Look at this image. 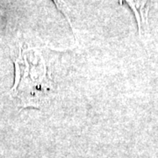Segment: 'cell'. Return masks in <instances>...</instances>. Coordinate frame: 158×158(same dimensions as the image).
<instances>
[{
    "mask_svg": "<svg viewBox=\"0 0 158 158\" xmlns=\"http://www.w3.org/2000/svg\"><path fill=\"white\" fill-rule=\"evenodd\" d=\"M15 65L17 76L14 93L26 106L38 107L48 98L52 87L44 58L40 52L30 48L19 54Z\"/></svg>",
    "mask_w": 158,
    "mask_h": 158,
    "instance_id": "6da1fadb",
    "label": "cell"
},
{
    "mask_svg": "<svg viewBox=\"0 0 158 158\" xmlns=\"http://www.w3.org/2000/svg\"><path fill=\"white\" fill-rule=\"evenodd\" d=\"M130 6L135 16L139 33L141 34L144 27L148 24V0H125Z\"/></svg>",
    "mask_w": 158,
    "mask_h": 158,
    "instance_id": "7a4b0ae2",
    "label": "cell"
},
{
    "mask_svg": "<svg viewBox=\"0 0 158 158\" xmlns=\"http://www.w3.org/2000/svg\"><path fill=\"white\" fill-rule=\"evenodd\" d=\"M53 1H54L55 4L56 5L57 8L62 11V13L64 14V16L68 19V20L69 21V23H70V19H69V16L68 13V8H67V6H66L64 0H53ZM70 25H71V23H70Z\"/></svg>",
    "mask_w": 158,
    "mask_h": 158,
    "instance_id": "3957f363",
    "label": "cell"
}]
</instances>
